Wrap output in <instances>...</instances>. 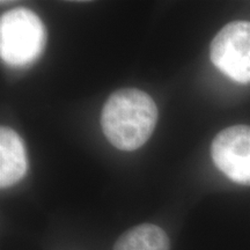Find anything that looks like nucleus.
Wrapping results in <instances>:
<instances>
[{
  "mask_svg": "<svg viewBox=\"0 0 250 250\" xmlns=\"http://www.w3.org/2000/svg\"><path fill=\"white\" fill-rule=\"evenodd\" d=\"M46 31L39 15L17 7L0 18V56L11 66H26L42 55Z\"/></svg>",
  "mask_w": 250,
  "mask_h": 250,
  "instance_id": "nucleus-2",
  "label": "nucleus"
},
{
  "mask_svg": "<svg viewBox=\"0 0 250 250\" xmlns=\"http://www.w3.org/2000/svg\"><path fill=\"white\" fill-rule=\"evenodd\" d=\"M214 165L234 183L250 186V126L233 125L220 131L211 144Z\"/></svg>",
  "mask_w": 250,
  "mask_h": 250,
  "instance_id": "nucleus-4",
  "label": "nucleus"
},
{
  "mask_svg": "<svg viewBox=\"0 0 250 250\" xmlns=\"http://www.w3.org/2000/svg\"><path fill=\"white\" fill-rule=\"evenodd\" d=\"M114 250H170V242L162 228L143 224L122 234Z\"/></svg>",
  "mask_w": 250,
  "mask_h": 250,
  "instance_id": "nucleus-6",
  "label": "nucleus"
},
{
  "mask_svg": "<svg viewBox=\"0 0 250 250\" xmlns=\"http://www.w3.org/2000/svg\"><path fill=\"white\" fill-rule=\"evenodd\" d=\"M27 154L23 140L13 129L0 127V187L8 188L27 173Z\"/></svg>",
  "mask_w": 250,
  "mask_h": 250,
  "instance_id": "nucleus-5",
  "label": "nucleus"
},
{
  "mask_svg": "<svg viewBox=\"0 0 250 250\" xmlns=\"http://www.w3.org/2000/svg\"><path fill=\"white\" fill-rule=\"evenodd\" d=\"M212 64L239 83H250V22L234 21L221 29L210 45Z\"/></svg>",
  "mask_w": 250,
  "mask_h": 250,
  "instance_id": "nucleus-3",
  "label": "nucleus"
},
{
  "mask_svg": "<svg viewBox=\"0 0 250 250\" xmlns=\"http://www.w3.org/2000/svg\"><path fill=\"white\" fill-rule=\"evenodd\" d=\"M159 112L154 100L137 88L118 89L109 96L101 111L105 138L121 151H134L152 136Z\"/></svg>",
  "mask_w": 250,
  "mask_h": 250,
  "instance_id": "nucleus-1",
  "label": "nucleus"
}]
</instances>
